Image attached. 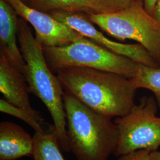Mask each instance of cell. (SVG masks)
<instances>
[{
	"mask_svg": "<svg viewBox=\"0 0 160 160\" xmlns=\"http://www.w3.org/2000/svg\"><path fill=\"white\" fill-rule=\"evenodd\" d=\"M57 75L64 92L110 118L125 116L136 104L137 89L124 75L75 67L60 69L57 71Z\"/></svg>",
	"mask_w": 160,
	"mask_h": 160,
	"instance_id": "1",
	"label": "cell"
},
{
	"mask_svg": "<svg viewBox=\"0 0 160 160\" xmlns=\"http://www.w3.org/2000/svg\"><path fill=\"white\" fill-rule=\"evenodd\" d=\"M18 40L26 65L24 76L30 92L38 97L48 110L61 150L71 151L67 133L63 87L46 62L43 46L33 34L28 23L22 17L18 18Z\"/></svg>",
	"mask_w": 160,
	"mask_h": 160,
	"instance_id": "2",
	"label": "cell"
},
{
	"mask_svg": "<svg viewBox=\"0 0 160 160\" xmlns=\"http://www.w3.org/2000/svg\"><path fill=\"white\" fill-rule=\"evenodd\" d=\"M67 133L77 160H108L116 149L119 133L112 118L90 109L64 92Z\"/></svg>",
	"mask_w": 160,
	"mask_h": 160,
	"instance_id": "3",
	"label": "cell"
},
{
	"mask_svg": "<svg viewBox=\"0 0 160 160\" xmlns=\"http://www.w3.org/2000/svg\"><path fill=\"white\" fill-rule=\"evenodd\" d=\"M87 16L92 23L114 39L137 42L160 63V22L147 12L141 0H136L120 12Z\"/></svg>",
	"mask_w": 160,
	"mask_h": 160,
	"instance_id": "4",
	"label": "cell"
},
{
	"mask_svg": "<svg viewBox=\"0 0 160 160\" xmlns=\"http://www.w3.org/2000/svg\"><path fill=\"white\" fill-rule=\"evenodd\" d=\"M46 62L53 72L67 67H87L115 72L131 78L138 63L82 37L62 46L44 47Z\"/></svg>",
	"mask_w": 160,
	"mask_h": 160,
	"instance_id": "5",
	"label": "cell"
},
{
	"mask_svg": "<svg viewBox=\"0 0 160 160\" xmlns=\"http://www.w3.org/2000/svg\"><path fill=\"white\" fill-rule=\"evenodd\" d=\"M154 96H143L131 111L116 118L118 143L114 154L120 157L132 152L146 149L151 152L160 148V117Z\"/></svg>",
	"mask_w": 160,
	"mask_h": 160,
	"instance_id": "6",
	"label": "cell"
},
{
	"mask_svg": "<svg viewBox=\"0 0 160 160\" xmlns=\"http://www.w3.org/2000/svg\"><path fill=\"white\" fill-rule=\"evenodd\" d=\"M48 12L56 19L74 29L82 36L110 51L128 58L138 64L152 67L160 66V63L141 45L122 43L109 39L96 28L94 24L88 19L87 13L61 10Z\"/></svg>",
	"mask_w": 160,
	"mask_h": 160,
	"instance_id": "7",
	"label": "cell"
},
{
	"mask_svg": "<svg viewBox=\"0 0 160 160\" xmlns=\"http://www.w3.org/2000/svg\"><path fill=\"white\" fill-rule=\"evenodd\" d=\"M6 1L33 27L35 38L44 47L65 46L84 37L49 12L36 10L21 0Z\"/></svg>",
	"mask_w": 160,
	"mask_h": 160,
	"instance_id": "8",
	"label": "cell"
},
{
	"mask_svg": "<svg viewBox=\"0 0 160 160\" xmlns=\"http://www.w3.org/2000/svg\"><path fill=\"white\" fill-rule=\"evenodd\" d=\"M24 75L0 51V92L12 104L36 113L29 100V86Z\"/></svg>",
	"mask_w": 160,
	"mask_h": 160,
	"instance_id": "9",
	"label": "cell"
},
{
	"mask_svg": "<svg viewBox=\"0 0 160 160\" xmlns=\"http://www.w3.org/2000/svg\"><path fill=\"white\" fill-rule=\"evenodd\" d=\"M15 10L6 0H0V43L1 51L12 65L24 75L26 65L17 43L19 17Z\"/></svg>",
	"mask_w": 160,
	"mask_h": 160,
	"instance_id": "10",
	"label": "cell"
},
{
	"mask_svg": "<svg viewBox=\"0 0 160 160\" xmlns=\"http://www.w3.org/2000/svg\"><path fill=\"white\" fill-rule=\"evenodd\" d=\"M33 137L22 127L10 121L0 123V160H17L33 157Z\"/></svg>",
	"mask_w": 160,
	"mask_h": 160,
	"instance_id": "11",
	"label": "cell"
},
{
	"mask_svg": "<svg viewBox=\"0 0 160 160\" xmlns=\"http://www.w3.org/2000/svg\"><path fill=\"white\" fill-rule=\"evenodd\" d=\"M33 141L34 160H65L53 125L47 130L35 132Z\"/></svg>",
	"mask_w": 160,
	"mask_h": 160,
	"instance_id": "12",
	"label": "cell"
},
{
	"mask_svg": "<svg viewBox=\"0 0 160 160\" xmlns=\"http://www.w3.org/2000/svg\"><path fill=\"white\" fill-rule=\"evenodd\" d=\"M137 88L148 90L154 94L160 109V68L138 64L135 74L129 78Z\"/></svg>",
	"mask_w": 160,
	"mask_h": 160,
	"instance_id": "13",
	"label": "cell"
},
{
	"mask_svg": "<svg viewBox=\"0 0 160 160\" xmlns=\"http://www.w3.org/2000/svg\"><path fill=\"white\" fill-rule=\"evenodd\" d=\"M29 6L42 12L61 10L92 13L88 0H32Z\"/></svg>",
	"mask_w": 160,
	"mask_h": 160,
	"instance_id": "14",
	"label": "cell"
},
{
	"mask_svg": "<svg viewBox=\"0 0 160 160\" xmlns=\"http://www.w3.org/2000/svg\"><path fill=\"white\" fill-rule=\"evenodd\" d=\"M0 111L3 113L11 115L23 120L32 127L35 132L42 131L44 129L42 126L44 119L39 112H32L27 109L12 104L4 98L0 100Z\"/></svg>",
	"mask_w": 160,
	"mask_h": 160,
	"instance_id": "15",
	"label": "cell"
},
{
	"mask_svg": "<svg viewBox=\"0 0 160 160\" xmlns=\"http://www.w3.org/2000/svg\"><path fill=\"white\" fill-rule=\"evenodd\" d=\"M136 0H88L92 13L109 14L120 12L131 6Z\"/></svg>",
	"mask_w": 160,
	"mask_h": 160,
	"instance_id": "16",
	"label": "cell"
},
{
	"mask_svg": "<svg viewBox=\"0 0 160 160\" xmlns=\"http://www.w3.org/2000/svg\"><path fill=\"white\" fill-rule=\"evenodd\" d=\"M151 152L146 149H140L119 157L118 160H150Z\"/></svg>",
	"mask_w": 160,
	"mask_h": 160,
	"instance_id": "17",
	"label": "cell"
},
{
	"mask_svg": "<svg viewBox=\"0 0 160 160\" xmlns=\"http://www.w3.org/2000/svg\"><path fill=\"white\" fill-rule=\"evenodd\" d=\"M143 2V6L147 12L152 16L155 6L157 0H141Z\"/></svg>",
	"mask_w": 160,
	"mask_h": 160,
	"instance_id": "18",
	"label": "cell"
},
{
	"mask_svg": "<svg viewBox=\"0 0 160 160\" xmlns=\"http://www.w3.org/2000/svg\"><path fill=\"white\" fill-rule=\"evenodd\" d=\"M152 16L154 17L157 21L160 22V0L157 1Z\"/></svg>",
	"mask_w": 160,
	"mask_h": 160,
	"instance_id": "19",
	"label": "cell"
},
{
	"mask_svg": "<svg viewBox=\"0 0 160 160\" xmlns=\"http://www.w3.org/2000/svg\"><path fill=\"white\" fill-rule=\"evenodd\" d=\"M150 160H160V151H155L151 152L150 155Z\"/></svg>",
	"mask_w": 160,
	"mask_h": 160,
	"instance_id": "20",
	"label": "cell"
},
{
	"mask_svg": "<svg viewBox=\"0 0 160 160\" xmlns=\"http://www.w3.org/2000/svg\"><path fill=\"white\" fill-rule=\"evenodd\" d=\"M21 1H22L24 2V3H26V4L29 5V4L30 3V2L32 0H21Z\"/></svg>",
	"mask_w": 160,
	"mask_h": 160,
	"instance_id": "21",
	"label": "cell"
}]
</instances>
